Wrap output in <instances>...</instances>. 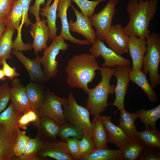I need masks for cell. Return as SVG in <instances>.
Instances as JSON below:
<instances>
[{
	"label": "cell",
	"mask_w": 160,
	"mask_h": 160,
	"mask_svg": "<svg viewBox=\"0 0 160 160\" xmlns=\"http://www.w3.org/2000/svg\"><path fill=\"white\" fill-rule=\"evenodd\" d=\"M158 7L157 0H129L126 10L129 20L123 28L125 33L129 37L146 38L150 34L149 24L156 14Z\"/></svg>",
	"instance_id": "cell-1"
},
{
	"label": "cell",
	"mask_w": 160,
	"mask_h": 160,
	"mask_svg": "<svg viewBox=\"0 0 160 160\" xmlns=\"http://www.w3.org/2000/svg\"><path fill=\"white\" fill-rule=\"evenodd\" d=\"M96 58L90 53L73 56L65 68L68 85L81 89L87 94L89 89L88 85L93 81L96 71L100 68Z\"/></svg>",
	"instance_id": "cell-2"
},
{
	"label": "cell",
	"mask_w": 160,
	"mask_h": 160,
	"mask_svg": "<svg viewBox=\"0 0 160 160\" xmlns=\"http://www.w3.org/2000/svg\"><path fill=\"white\" fill-rule=\"evenodd\" d=\"M99 71L101 80L96 86L89 89L86 101V108L94 116L100 115L104 111L108 105V95L114 93L115 86L110 83L113 76V68L100 67Z\"/></svg>",
	"instance_id": "cell-3"
},
{
	"label": "cell",
	"mask_w": 160,
	"mask_h": 160,
	"mask_svg": "<svg viewBox=\"0 0 160 160\" xmlns=\"http://www.w3.org/2000/svg\"><path fill=\"white\" fill-rule=\"evenodd\" d=\"M147 51L143 63V72L148 73L150 85L154 88L160 84L159 72L160 62V35L158 33H153L145 38Z\"/></svg>",
	"instance_id": "cell-4"
},
{
	"label": "cell",
	"mask_w": 160,
	"mask_h": 160,
	"mask_svg": "<svg viewBox=\"0 0 160 160\" xmlns=\"http://www.w3.org/2000/svg\"><path fill=\"white\" fill-rule=\"evenodd\" d=\"M66 121L80 129L84 134L92 137L93 126L90 120V112L86 107L79 105L70 92L63 106Z\"/></svg>",
	"instance_id": "cell-5"
},
{
	"label": "cell",
	"mask_w": 160,
	"mask_h": 160,
	"mask_svg": "<svg viewBox=\"0 0 160 160\" xmlns=\"http://www.w3.org/2000/svg\"><path fill=\"white\" fill-rule=\"evenodd\" d=\"M68 48V45L65 40L59 36H57L51 45L44 50L40 60L48 80L54 78L57 74L58 62L56 59L60 51H64Z\"/></svg>",
	"instance_id": "cell-6"
},
{
	"label": "cell",
	"mask_w": 160,
	"mask_h": 160,
	"mask_svg": "<svg viewBox=\"0 0 160 160\" xmlns=\"http://www.w3.org/2000/svg\"><path fill=\"white\" fill-rule=\"evenodd\" d=\"M66 98H62L49 91L44 94L43 102L38 111L40 118L48 117L59 126L67 121L63 108Z\"/></svg>",
	"instance_id": "cell-7"
},
{
	"label": "cell",
	"mask_w": 160,
	"mask_h": 160,
	"mask_svg": "<svg viewBox=\"0 0 160 160\" xmlns=\"http://www.w3.org/2000/svg\"><path fill=\"white\" fill-rule=\"evenodd\" d=\"M119 0H108L105 7L98 13L89 18L91 25L96 29L97 38L104 41L105 37L112 26L114 15L117 11L116 6Z\"/></svg>",
	"instance_id": "cell-8"
},
{
	"label": "cell",
	"mask_w": 160,
	"mask_h": 160,
	"mask_svg": "<svg viewBox=\"0 0 160 160\" xmlns=\"http://www.w3.org/2000/svg\"><path fill=\"white\" fill-rule=\"evenodd\" d=\"M90 54L95 57L101 56L104 62L103 67L113 68L119 65L129 66L130 60L119 55L110 48L108 47L103 41L97 38L89 49Z\"/></svg>",
	"instance_id": "cell-9"
},
{
	"label": "cell",
	"mask_w": 160,
	"mask_h": 160,
	"mask_svg": "<svg viewBox=\"0 0 160 160\" xmlns=\"http://www.w3.org/2000/svg\"><path fill=\"white\" fill-rule=\"evenodd\" d=\"M113 75L116 79V84L114 89L115 99L114 102L108 104L117 107L121 110L124 108V100L129 83L130 81L129 74L132 68L129 66L119 65L112 68Z\"/></svg>",
	"instance_id": "cell-10"
},
{
	"label": "cell",
	"mask_w": 160,
	"mask_h": 160,
	"mask_svg": "<svg viewBox=\"0 0 160 160\" xmlns=\"http://www.w3.org/2000/svg\"><path fill=\"white\" fill-rule=\"evenodd\" d=\"M129 36L124 32L121 25H112L106 34L105 40L110 48L121 55L128 52Z\"/></svg>",
	"instance_id": "cell-11"
},
{
	"label": "cell",
	"mask_w": 160,
	"mask_h": 160,
	"mask_svg": "<svg viewBox=\"0 0 160 160\" xmlns=\"http://www.w3.org/2000/svg\"><path fill=\"white\" fill-rule=\"evenodd\" d=\"M14 55L28 71L31 81L33 82L44 83L48 80L41 67L40 57L39 55L35 59L28 58L23 54L22 51L13 50Z\"/></svg>",
	"instance_id": "cell-12"
},
{
	"label": "cell",
	"mask_w": 160,
	"mask_h": 160,
	"mask_svg": "<svg viewBox=\"0 0 160 160\" xmlns=\"http://www.w3.org/2000/svg\"><path fill=\"white\" fill-rule=\"evenodd\" d=\"M71 7L74 12L76 20L74 22L72 20H69V30L83 35L90 43L92 44L95 41L97 37L89 18L79 12L72 4Z\"/></svg>",
	"instance_id": "cell-13"
},
{
	"label": "cell",
	"mask_w": 160,
	"mask_h": 160,
	"mask_svg": "<svg viewBox=\"0 0 160 160\" xmlns=\"http://www.w3.org/2000/svg\"><path fill=\"white\" fill-rule=\"evenodd\" d=\"M71 0H59L57 7V16L61 20V31L59 35L64 40H68L75 44L80 45H89L91 44L87 40L77 39L72 36L70 32L68 22L67 18V12L68 7L71 6Z\"/></svg>",
	"instance_id": "cell-14"
},
{
	"label": "cell",
	"mask_w": 160,
	"mask_h": 160,
	"mask_svg": "<svg viewBox=\"0 0 160 160\" xmlns=\"http://www.w3.org/2000/svg\"><path fill=\"white\" fill-rule=\"evenodd\" d=\"M45 18L31 24L30 33L33 39L32 45L35 53L44 50L47 47V43L49 38L50 30Z\"/></svg>",
	"instance_id": "cell-15"
},
{
	"label": "cell",
	"mask_w": 160,
	"mask_h": 160,
	"mask_svg": "<svg viewBox=\"0 0 160 160\" xmlns=\"http://www.w3.org/2000/svg\"><path fill=\"white\" fill-rule=\"evenodd\" d=\"M10 100L15 108L22 114L31 108L25 87L17 78L12 80Z\"/></svg>",
	"instance_id": "cell-16"
},
{
	"label": "cell",
	"mask_w": 160,
	"mask_h": 160,
	"mask_svg": "<svg viewBox=\"0 0 160 160\" xmlns=\"http://www.w3.org/2000/svg\"><path fill=\"white\" fill-rule=\"evenodd\" d=\"M147 51L145 38L130 36L128 51L132 61V70L141 69L143 67L144 58Z\"/></svg>",
	"instance_id": "cell-17"
},
{
	"label": "cell",
	"mask_w": 160,
	"mask_h": 160,
	"mask_svg": "<svg viewBox=\"0 0 160 160\" xmlns=\"http://www.w3.org/2000/svg\"><path fill=\"white\" fill-rule=\"evenodd\" d=\"M39 155L44 157H49L57 160H73L72 157L68 151L65 142L55 141L43 144Z\"/></svg>",
	"instance_id": "cell-18"
},
{
	"label": "cell",
	"mask_w": 160,
	"mask_h": 160,
	"mask_svg": "<svg viewBox=\"0 0 160 160\" xmlns=\"http://www.w3.org/2000/svg\"><path fill=\"white\" fill-rule=\"evenodd\" d=\"M100 118L105 130L109 142L120 148L129 137L112 122L110 116H100Z\"/></svg>",
	"instance_id": "cell-19"
},
{
	"label": "cell",
	"mask_w": 160,
	"mask_h": 160,
	"mask_svg": "<svg viewBox=\"0 0 160 160\" xmlns=\"http://www.w3.org/2000/svg\"><path fill=\"white\" fill-rule=\"evenodd\" d=\"M11 103L8 107L0 113V127L12 133H17L18 121L22 115Z\"/></svg>",
	"instance_id": "cell-20"
},
{
	"label": "cell",
	"mask_w": 160,
	"mask_h": 160,
	"mask_svg": "<svg viewBox=\"0 0 160 160\" xmlns=\"http://www.w3.org/2000/svg\"><path fill=\"white\" fill-rule=\"evenodd\" d=\"M129 78L130 81L137 84L145 93L150 102L155 103L158 102L159 99L157 95L149 84L146 74L143 72L141 69L136 70L131 69Z\"/></svg>",
	"instance_id": "cell-21"
},
{
	"label": "cell",
	"mask_w": 160,
	"mask_h": 160,
	"mask_svg": "<svg viewBox=\"0 0 160 160\" xmlns=\"http://www.w3.org/2000/svg\"><path fill=\"white\" fill-rule=\"evenodd\" d=\"M59 0H54L51 4L52 0H47L44 8H40V12L42 17L47 18V23L50 30L49 39L52 41L57 36V28L56 26L57 11V5Z\"/></svg>",
	"instance_id": "cell-22"
},
{
	"label": "cell",
	"mask_w": 160,
	"mask_h": 160,
	"mask_svg": "<svg viewBox=\"0 0 160 160\" xmlns=\"http://www.w3.org/2000/svg\"><path fill=\"white\" fill-rule=\"evenodd\" d=\"M17 134L9 133L0 127V160H10L14 156L13 148Z\"/></svg>",
	"instance_id": "cell-23"
},
{
	"label": "cell",
	"mask_w": 160,
	"mask_h": 160,
	"mask_svg": "<svg viewBox=\"0 0 160 160\" xmlns=\"http://www.w3.org/2000/svg\"><path fill=\"white\" fill-rule=\"evenodd\" d=\"M23 18V12L20 0L14 1L7 15L4 19L6 28H14L17 31V36H21L20 23Z\"/></svg>",
	"instance_id": "cell-24"
},
{
	"label": "cell",
	"mask_w": 160,
	"mask_h": 160,
	"mask_svg": "<svg viewBox=\"0 0 160 160\" xmlns=\"http://www.w3.org/2000/svg\"><path fill=\"white\" fill-rule=\"evenodd\" d=\"M145 147L135 137H129L120 149L124 160H137Z\"/></svg>",
	"instance_id": "cell-25"
},
{
	"label": "cell",
	"mask_w": 160,
	"mask_h": 160,
	"mask_svg": "<svg viewBox=\"0 0 160 160\" xmlns=\"http://www.w3.org/2000/svg\"><path fill=\"white\" fill-rule=\"evenodd\" d=\"M81 160H124L120 149L113 150L108 148L96 149Z\"/></svg>",
	"instance_id": "cell-26"
},
{
	"label": "cell",
	"mask_w": 160,
	"mask_h": 160,
	"mask_svg": "<svg viewBox=\"0 0 160 160\" xmlns=\"http://www.w3.org/2000/svg\"><path fill=\"white\" fill-rule=\"evenodd\" d=\"M93 126L92 137L96 148H108L109 143L107 134L100 118V115L95 116L92 123Z\"/></svg>",
	"instance_id": "cell-27"
},
{
	"label": "cell",
	"mask_w": 160,
	"mask_h": 160,
	"mask_svg": "<svg viewBox=\"0 0 160 160\" xmlns=\"http://www.w3.org/2000/svg\"><path fill=\"white\" fill-rule=\"evenodd\" d=\"M135 137L145 147L160 149V131L156 129L146 128L145 130L137 132Z\"/></svg>",
	"instance_id": "cell-28"
},
{
	"label": "cell",
	"mask_w": 160,
	"mask_h": 160,
	"mask_svg": "<svg viewBox=\"0 0 160 160\" xmlns=\"http://www.w3.org/2000/svg\"><path fill=\"white\" fill-rule=\"evenodd\" d=\"M14 28H6L0 39V65L4 60L11 59L12 49L13 48L12 36L15 31Z\"/></svg>",
	"instance_id": "cell-29"
},
{
	"label": "cell",
	"mask_w": 160,
	"mask_h": 160,
	"mask_svg": "<svg viewBox=\"0 0 160 160\" xmlns=\"http://www.w3.org/2000/svg\"><path fill=\"white\" fill-rule=\"evenodd\" d=\"M120 111V117L118 126L129 137H135L137 132L134 124L137 118L136 113L128 112L124 108Z\"/></svg>",
	"instance_id": "cell-30"
},
{
	"label": "cell",
	"mask_w": 160,
	"mask_h": 160,
	"mask_svg": "<svg viewBox=\"0 0 160 160\" xmlns=\"http://www.w3.org/2000/svg\"><path fill=\"white\" fill-rule=\"evenodd\" d=\"M25 87L31 108L38 111L43 102L44 95L34 83L30 82Z\"/></svg>",
	"instance_id": "cell-31"
},
{
	"label": "cell",
	"mask_w": 160,
	"mask_h": 160,
	"mask_svg": "<svg viewBox=\"0 0 160 160\" xmlns=\"http://www.w3.org/2000/svg\"><path fill=\"white\" fill-rule=\"evenodd\" d=\"M136 113L145 128L149 127L150 126L152 129H156V122L160 118V105L148 110L142 109L137 111Z\"/></svg>",
	"instance_id": "cell-32"
},
{
	"label": "cell",
	"mask_w": 160,
	"mask_h": 160,
	"mask_svg": "<svg viewBox=\"0 0 160 160\" xmlns=\"http://www.w3.org/2000/svg\"><path fill=\"white\" fill-rule=\"evenodd\" d=\"M43 143L38 137L31 138L30 137L27 143L22 155L20 160H35L39 159L37 156L42 148Z\"/></svg>",
	"instance_id": "cell-33"
},
{
	"label": "cell",
	"mask_w": 160,
	"mask_h": 160,
	"mask_svg": "<svg viewBox=\"0 0 160 160\" xmlns=\"http://www.w3.org/2000/svg\"><path fill=\"white\" fill-rule=\"evenodd\" d=\"M41 118L38 111L31 108L23 113L18 121V127L24 130L30 124L38 127L40 124Z\"/></svg>",
	"instance_id": "cell-34"
},
{
	"label": "cell",
	"mask_w": 160,
	"mask_h": 160,
	"mask_svg": "<svg viewBox=\"0 0 160 160\" xmlns=\"http://www.w3.org/2000/svg\"><path fill=\"white\" fill-rule=\"evenodd\" d=\"M84 134L83 132L78 127L66 121L60 126L58 136L62 140L65 141L71 137L80 140Z\"/></svg>",
	"instance_id": "cell-35"
},
{
	"label": "cell",
	"mask_w": 160,
	"mask_h": 160,
	"mask_svg": "<svg viewBox=\"0 0 160 160\" xmlns=\"http://www.w3.org/2000/svg\"><path fill=\"white\" fill-rule=\"evenodd\" d=\"M29 138L25 131H22L18 129L13 148L14 156L19 158L22 155Z\"/></svg>",
	"instance_id": "cell-36"
},
{
	"label": "cell",
	"mask_w": 160,
	"mask_h": 160,
	"mask_svg": "<svg viewBox=\"0 0 160 160\" xmlns=\"http://www.w3.org/2000/svg\"><path fill=\"white\" fill-rule=\"evenodd\" d=\"M107 0H97L89 1L88 0H71L79 7L81 12L83 14L91 17L94 14L95 9L100 3L105 1Z\"/></svg>",
	"instance_id": "cell-37"
},
{
	"label": "cell",
	"mask_w": 160,
	"mask_h": 160,
	"mask_svg": "<svg viewBox=\"0 0 160 160\" xmlns=\"http://www.w3.org/2000/svg\"><path fill=\"white\" fill-rule=\"evenodd\" d=\"M80 160L88 155L96 149L95 143L92 137L84 134L79 141Z\"/></svg>",
	"instance_id": "cell-38"
},
{
	"label": "cell",
	"mask_w": 160,
	"mask_h": 160,
	"mask_svg": "<svg viewBox=\"0 0 160 160\" xmlns=\"http://www.w3.org/2000/svg\"><path fill=\"white\" fill-rule=\"evenodd\" d=\"M40 124L49 137L55 139L58 136L60 126L51 119L45 117L41 118Z\"/></svg>",
	"instance_id": "cell-39"
},
{
	"label": "cell",
	"mask_w": 160,
	"mask_h": 160,
	"mask_svg": "<svg viewBox=\"0 0 160 160\" xmlns=\"http://www.w3.org/2000/svg\"><path fill=\"white\" fill-rule=\"evenodd\" d=\"M79 140L76 138H69L65 140L66 149L74 160L80 158Z\"/></svg>",
	"instance_id": "cell-40"
},
{
	"label": "cell",
	"mask_w": 160,
	"mask_h": 160,
	"mask_svg": "<svg viewBox=\"0 0 160 160\" xmlns=\"http://www.w3.org/2000/svg\"><path fill=\"white\" fill-rule=\"evenodd\" d=\"M160 149L145 147L137 160H160Z\"/></svg>",
	"instance_id": "cell-41"
},
{
	"label": "cell",
	"mask_w": 160,
	"mask_h": 160,
	"mask_svg": "<svg viewBox=\"0 0 160 160\" xmlns=\"http://www.w3.org/2000/svg\"><path fill=\"white\" fill-rule=\"evenodd\" d=\"M10 88L7 82L0 86V113L4 110L10 100Z\"/></svg>",
	"instance_id": "cell-42"
},
{
	"label": "cell",
	"mask_w": 160,
	"mask_h": 160,
	"mask_svg": "<svg viewBox=\"0 0 160 160\" xmlns=\"http://www.w3.org/2000/svg\"><path fill=\"white\" fill-rule=\"evenodd\" d=\"M32 0H20L23 12V18L20 25L21 27L24 24L25 26L31 25L30 20L28 18V13L30 4Z\"/></svg>",
	"instance_id": "cell-43"
},
{
	"label": "cell",
	"mask_w": 160,
	"mask_h": 160,
	"mask_svg": "<svg viewBox=\"0 0 160 160\" xmlns=\"http://www.w3.org/2000/svg\"><path fill=\"white\" fill-rule=\"evenodd\" d=\"M15 0H0V19H4L9 12Z\"/></svg>",
	"instance_id": "cell-44"
},
{
	"label": "cell",
	"mask_w": 160,
	"mask_h": 160,
	"mask_svg": "<svg viewBox=\"0 0 160 160\" xmlns=\"http://www.w3.org/2000/svg\"><path fill=\"white\" fill-rule=\"evenodd\" d=\"M2 69L5 76L12 80L20 76L15 68H12L7 63L6 60L2 61Z\"/></svg>",
	"instance_id": "cell-45"
},
{
	"label": "cell",
	"mask_w": 160,
	"mask_h": 160,
	"mask_svg": "<svg viewBox=\"0 0 160 160\" xmlns=\"http://www.w3.org/2000/svg\"><path fill=\"white\" fill-rule=\"evenodd\" d=\"M46 0H35L34 5L29 7L30 12L34 16L36 22L40 21L41 19L39 17L40 6L44 5Z\"/></svg>",
	"instance_id": "cell-46"
},
{
	"label": "cell",
	"mask_w": 160,
	"mask_h": 160,
	"mask_svg": "<svg viewBox=\"0 0 160 160\" xmlns=\"http://www.w3.org/2000/svg\"><path fill=\"white\" fill-rule=\"evenodd\" d=\"M6 28V26L4 19H0V39Z\"/></svg>",
	"instance_id": "cell-47"
},
{
	"label": "cell",
	"mask_w": 160,
	"mask_h": 160,
	"mask_svg": "<svg viewBox=\"0 0 160 160\" xmlns=\"http://www.w3.org/2000/svg\"><path fill=\"white\" fill-rule=\"evenodd\" d=\"M6 78L2 68H0V80L5 81Z\"/></svg>",
	"instance_id": "cell-48"
},
{
	"label": "cell",
	"mask_w": 160,
	"mask_h": 160,
	"mask_svg": "<svg viewBox=\"0 0 160 160\" xmlns=\"http://www.w3.org/2000/svg\"><path fill=\"white\" fill-rule=\"evenodd\" d=\"M135 0L137 1H142V0H144V1H149V0Z\"/></svg>",
	"instance_id": "cell-49"
}]
</instances>
